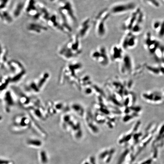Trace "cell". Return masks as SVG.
I'll return each mask as SVG.
<instances>
[{"instance_id": "2", "label": "cell", "mask_w": 164, "mask_h": 164, "mask_svg": "<svg viewBox=\"0 0 164 164\" xmlns=\"http://www.w3.org/2000/svg\"><path fill=\"white\" fill-rule=\"evenodd\" d=\"M80 39L77 34L72 36L59 48L58 54L60 57L67 61H72L81 54L82 49Z\"/></svg>"}, {"instance_id": "6", "label": "cell", "mask_w": 164, "mask_h": 164, "mask_svg": "<svg viewBox=\"0 0 164 164\" xmlns=\"http://www.w3.org/2000/svg\"><path fill=\"white\" fill-rule=\"evenodd\" d=\"M58 13L63 16L67 19L70 24L77 22L73 6L69 0H66L59 4Z\"/></svg>"}, {"instance_id": "7", "label": "cell", "mask_w": 164, "mask_h": 164, "mask_svg": "<svg viewBox=\"0 0 164 164\" xmlns=\"http://www.w3.org/2000/svg\"><path fill=\"white\" fill-rule=\"evenodd\" d=\"M161 45L160 41L150 32L145 33L144 39L143 46L145 49L150 54L153 55Z\"/></svg>"}, {"instance_id": "14", "label": "cell", "mask_w": 164, "mask_h": 164, "mask_svg": "<svg viewBox=\"0 0 164 164\" xmlns=\"http://www.w3.org/2000/svg\"><path fill=\"white\" fill-rule=\"evenodd\" d=\"M141 1L143 4L153 8L158 9L161 6L160 2L159 0H141Z\"/></svg>"}, {"instance_id": "9", "label": "cell", "mask_w": 164, "mask_h": 164, "mask_svg": "<svg viewBox=\"0 0 164 164\" xmlns=\"http://www.w3.org/2000/svg\"><path fill=\"white\" fill-rule=\"evenodd\" d=\"M92 24V22L90 18H85L79 26L76 34L80 39L85 38L90 32Z\"/></svg>"}, {"instance_id": "11", "label": "cell", "mask_w": 164, "mask_h": 164, "mask_svg": "<svg viewBox=\"0 0 164 164\" xmlns=\"http://www.w3.org/2000/svg\"><path fill=\"white\" fill-rule=\"evenodd\" d=\"M152 27L159 39H164V19H157L153 21Z\"/></svg>"}, {"instance_id": "17", "label": "cell", "mask_w": 164, "mask_h": 164, "mask_svg": "<svg viewBox=\"0 0 164 164\" xmlns=\"http://www.w3.org/2000/svg\"><path fill=\"white\" fill-rule=\"evenodd\" d=\"M41 158L42 159V161L43 163H46L47 160L46 159L44 158H47L46 157V155H45V153L44 152H42L41 153Z\"/></svg>"}, {"instance_id": "1", "label": "cell", "mask_w": 164, "mask_h": 164, "mask_svg": "<svg viewBox=\"0 0 164 164\" xmlns=\"http://www.w3.org/2000/svg\"><path fill=\"white\" fill-rule=\"evenodd\" d=\"M145 18L144 12L138 7L122 23V31L125 34L131 33L137 36L143 31Z\"/></svg>"}, {"instance_id": "10", "label": "cell", "mask_w": 164, "mask_h": 164, "mask_svg": "<svg viewBox=\"0 0 164 164\" xmlns=\"http://www.w3.org/2000/svg\"><path fill=\"white\" fill-rule=\"evenodd\" d=\"M124 50L121 46L115 44L111 47L109 53L110 58L113 61L120 62L124 57Z\"/></svg>"}, {"instance_id": "16", "label": "cell", "mask_w": 164, "mask_h": 164, "mask_svg": "<svg viewBox=\"0 0 164 164\" xmlns=\"http://www.w3.org/2000/svg\"><path fill=\"white\" fill-rule=\"evenodd\" d=\"M28 144L30 145H36V146H40L42 143L39 140H30L28 142Z\"/></svg>"}, {"instance_id": "4", "label": "cell", "mask_w": 164, "mask_h": 164, "mask_svg": "<svg viewBox=\"0 0 164 164\" xmlns=\"http://www.w3.org/2000/svg\"><path fill=\"white\" fill-rule=\"evenodd\" d=\"M137 5L132 1L118 2L111 5L108 9L111 15H121L131 13L137 8Z\"/></svg>"}, {"instance_id": "3", "label": "cell", "mask_w": 164, "mask_h": 164, "mask_svg": "<svg viewBox=\"0 0 164 164\" xmlns=\"http://www.w3.org/2000/svg\"><path fill=\"white\" fill-rule=\"evenodd\" d=\"M111 15L108 9H106L101 10L95 16L94 24L95 34L98 37L103 38L107 34V23Z\"/></svg>"}, {"instance_id": "18", "label": "cell", "mask_w": 164, "mask_h": 164, "mask_svg": "<svg viewBox=\"0 0 164 164\" xmlns=\"http://www.w3.org/2000/svg\"><path fill=\"white\" fill-rule=\"evenodd\" d=\"M164 2V0H162Z\"/></svg>"}, {"instance_id": "13", "label": "cell", "mask_w": 164, "mask_h": 164, "mask_svg": "<svg viewBox=\"0 0 164 164\" xmlns=\"http://www.w3.org/2000/svg\"><path fill=\"white\" fill-rule=\"evenodd\" d=\"M121 70L131 71L132 68V58L130 55L127 54H124V57L121 61Z\"/></svg>"}, {"instance_id": "8", "label": "cell", "mask_w": 164, "mask_h": 164, "mask_svg": "<svg viewBox=\"0 0 164 164\" xmlns=\"http://www.w3.org/2000/svg\"><path fill=\"white\" fill-rule=\"evenodd\" d=\"M138 38L131 33L125 34L121 40L120 45L124 51L133 49L137 45Z\"/></svg>"}, {"instance_id": "12", "label": "cell", "mask_w": 164, "mask_h": 164, "mask_svg": "<svg viewBox=\"0 0 164 164\" xmlns=\"http://www.w3.org/2000/svg\"><path fill=\"white\" fill-rule=\"evenodd\" d=\"M29 31L38 34H40L48 31L47 26L39 23L30 24L28 27Z\"/></svg>"}, {"instance_id": "15", "label": "cell", "mask_w": 164, "mask_h": 164, "mask_svg": "<svg viewBox=\"0 0 164 164\" xmlns=\"http://www.w3.org/2000/svg\"><path fill=\"white\" fill-rule=\"evenodd\" d=\"M24 5L23 4L19 3L17 6L15 11H14V15L16 16H18L20 14L21 11L23 8Z\"/></svg>"}, {"instance_id": "5", "label": "cell", "mask_w": 164, "mask_h": 164, "mask_svg": "<svg viewBox=\"0 0 164 164\" xmlns=\"http://www.w3.org/2000/svg\"><path fill=\"white\" fill-rule=\"evenodd\" d=\"M106 47L102 45L93 50L90 53L91 58L102 66L108 65L110 59L109 53Z\"/></svg>"}]
</instances>
